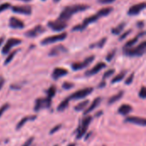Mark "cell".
Returning a JSON list of instances; mask_svg holds the SVG:
<instances>
[{"instance_id":"cell-52","label":"cell","mask_w":146,"mask_h":146,"mask_svg":"<svg viewBox=\"0 0 146 146\" xmlns=\"http://www.w3.org/2000/svg\"><path fill=\"white\" fill-rule=\"evenodd\" d=\"M55 146H57V145H55Z\"/></svg>"},{"instance_id":"cell-1","label":"cell","mask_w":146,"mask_h":146,"mask_svg":"<svg viewBox=\"0 0 146 146\" xmlns=\"http://www.w3.org/2000/svg\"><path fill=\"white\" fill-rule=\"evenodd\" d=\"M113 10V8L112 7H105V8H103L101 9H99L96 14L91 15V16H88L87 18H86L82 23L80 24H77L75 25L72 30L73 31H83L84 29L86 28V27L90 24V23H92V22H97L98 19H100L101 17L103 16H106L108 15H110Z\"/></svg>"},{"instance_id":"cell-26","label":"cell","mask_w":146,"mask_h":146,"mask_svg":"<svg viewBox=\"0 0 146 146\" xmlns=\"http://www.w3.org/2000/svg\"><path fill=\"white\" fill-rule=\"evenodd\" d=\"M68 105H69V100H68V98H66V99H64L63 101H62L61 103L58 105L57 110L60 111V112H62V111H64V110L68 107Z\"/></svg>"},{"instance_id":"cell-13","label":"cell","mask_w":146,"mask_h":146,"mask_svg":"<svg viewBox=\"0 0 146 146\" xmlns=\"http://www.w3.org/2000/svg\"><path fill=\"white\" fill-rule=\"evenodd\" d=\"M106 67V64L104 62H98L97 65H95L92 69L90 70H87L86 72H85V75L86 77H92L97 73H98L101 70H103L104 68Z\"/></svg>"},{"instance_id":"cell-33","label":"cell","mask_w":146,"mask_h":146,"mask_svg":"<svg viewBox=\"0 0 146 146\" xmlns=\"http://www.w3.org/2000/svg\"><path fill=\"white\" fill-rule=\"evenodd\" d=\"M115 52H116V50L115 49H114L113 51H111V52H110L108 54H107V56H106V60L107 61H111L113 59H114V57H115Z\"/></svg>"},{"instance_id":"cell-12","label":"cell","mask_w":146,"mask_h":146,"mask_svg":"<svg viewBox=\"0 0 146 146\" xmlns=\"http://www.w3.org/2000/svg\"><path fill=\"white\" fill-rule=\"evenodd\" d=\"M146 7V3L145 2H142V3H137L132 7L129 8L128 11H127V14L129 15H139L142 10H144Z\"/></svg>"},{"instance_id":"cell-11","label":"cell","mask_w":146,"mask_h":146,"mask_svg":"<svg viewBox=\"0 0 146 146\" xmlns=\"http://www.w3.org/2000/svg\"><path fill=\"white\" fill-rule=\"evenodd\" d=\"M11 10L14 13H17V14H23V15H29L32 14V7L29 5H24V6H11Z\"/></svg>"},{"instance_id":"cell-5","label":"cell","mask_w":146,"mask_h":146,"mask_svg":"<svg viewBox=\"0 0 146 146\" xmlns=\"http://www.w3.org/2000/svg\"><path fill=\"white\" fill-rule=\"evenodd\" d=\"M92 91H93V88H92V87H87V88L80 89V90H78V91L73 93L72 95H70V96L68 97V99L69 101L82 99V98H85V97H86L87 96H89L91 93H92Z\"/></svg>"},{"instance_id":"cell-15","label":"cell","mask_w":146,"mask_h":146,"mask_svg":"<svg viewBox=\"0 0 146 146\" xmlns=\"http://www.w3.org/2000/svg\"><path fill=\"white\" fill-rule=\"evenodd\" d=\"M9 26L11 28L21 29V28H23L25 27V24H24V22H23L21 20H20V19H18V18H16V17H15V16H12V17L9 18Z\"/></svg>"},{"instance_id":"cell-31","label":"cell","mask_w":146,"mask_h":146,"mask_svg":"<svg viewBox=\"0 0 146 146\" xmlns=\"http://www.w3.org/2000/svg\"><path fill=\"white\" fill-rule=\"evenodd\" d=\"M114 74H115V69H110V70L106 71L103 75V80L104 81L106 78H109V77H112Z\"/></svg>"},{"instance_id":"cell-16","label":"cell","mask_w":146,"mask_h":146,"mask_svg":"<svg viewBox=\"0 0 146 146\" xmlns=\"http://www.w3.org/2000/svg\"><path fill=\"white\" fill-rule=\"evenodd\" d=\"M68 74V71L62 67H56L52 71V78L55 80H57L64 76Z\"/></svg>"},{"instance_id":"cell-21","label":"cell","mask_w":146,"mask_h":146,"mask_svg":"<svg viewBox=\"0 0 146 146\" xmlns=\"http://www.w3.org/2000/svg\"><path fill=\"white\" fill-rule=\"evenodd\" d=\"M133 111V107L129 104H122L118 108V113L121 115H127Z\"/></svg>"},{"instance_id":"cell-41","label":"cell","mask_w":146,"mask_h":146,"mask_svg":"<svg viewBox=\"0 0 146 146\" xmlns=\"http://www.w3.org/2000/svg\"><path fill=\"white\" fill-rule=\"evenodd\" d=\"M137 27L139 28H143L145 27V22H144V21L138 22H137Z\"/></svg>"},{"instance_id":"cell-9","label":"cell","mask_w":146,"mask_h":146,"mask_svg":"<svg viewBox=\"0 0 146 146\" xmlns=\"http://www.w3.org/2000/svg\"><path fill=\"white\" fill-rule=\"evenodd\" d=\"M47 25H48L49 28H50L53 31H56V32L62 31V30H64L68 27L67 22H61V21H59L57 19L56 21H50V22H48Z\"/></svg>"},{"instance_id":"cell-18","label":"cell","mask_w":146,"mask_h":146,"mask_svg":"<svg viewBox=\"0 0 146 146\" xmlns=\"http://www.w3.org/2000/svg\"><path fill=\"white\" fill-rule=\"evenodd\" d=\"M145 34V31H143V32H140L137 36H135L134 38H133L132 40H128L127 42H126V44L124 45V46H123V49H126V48H131V47H133V46L138 42V40H139V39L140 38V37H142V36H144Z\"/></svg>"},{"instance_id":"cell-49","label":"cell","mask_w":146,"mask_h":146,"mask_svg":"<svg viewBox=\"0 0 146 146\" xmlns=\"http://www.w3.org/2000/svg\"><path fill=\"white\" fill-rule=\"evenodd\" d=\"M19 1H22V2H30L32 0H19Z\"/></svg>"},{"instance_id":"cell-46","label":"cell","mask_w":146,"mask_h":146,"mask_svg":"<svg viewBox=\"0 0 146 146\" xmlns=\"http://www.w3.org/2000/svg\"><path fill=\"white\" fill-rule=\"evenodd\" d=\"M4 36H3V37H0V47H1V46L3 45V41H4Z\"/></svg>"},{"instance_id":"cell-14","label":"cell","mask_w":146,"mask_h":146,"mask_svg":"<svg viewBox=\"0 0 146 146\" xmlns=\"http://www.w3.org/2000/svg\"><path fill=\"white\" fill-rule=\"evenodd\" d=\"M65 52H68V48L66 46H64L63 45H57L50 49V51L49 52V56L56 57V56H58V55H60L62 53H65Z\"/></svg>"},{"instance_id":"cell-38","label":"cell","mask_w":146,"mask_h":146,"mask_svg":"<svg viewBox=\"0 0 146 146\" xmlns=\"http://www.w3.org/2000/svg\"><path fill=\"white\" fill-rule=\"evenodd\" d=\"M131 32H132V29H129V30H127V31H126L125 33H123L121 36H120V40H123L124 39H126L130 34H131Z\"/></svg>"},{"instance_id":"cell-28","label":"cell","mask_w":146,"mask_h":146,"mask_svg":"<svg viewBox=\"0 0 146 146\" xmlns=\"http://www.w3.org/2000/svg\"><path fill=\"white\" fill-rule=\"evenodd\" d=\"M89 100H85L83 102H81L80 103H79L78 105H76L74 107V110L75 111H82L84 110L87 106H88V103H89Z\"/></svg>"},{"instance_id":"cell-45","label":"cell","mask_w":146,"mask_h":146,"mask_svg":"<svg viewBox=\"0 0 146 146\" xmlns=\"http://www.w3.org/2000/svg\"><path fill=\"white\" fill-rule=\"evenodd\" d=\"M4 82H5V80H4L3 78H1V77H0V89H2V87L3 86Z\"/></svg>"},{"instance_id":"cell-50","label":"cell","mask_w":146,"mask_h":146,"mask_svg":"<svg viewBox=\"0 0 146 146\" xmlns=\"http://www.w3.org/2000/svg\"><path fill=\"white\" fill-rule=\"evenodd\" d=\"M53 1H54V2H55V3H57V2H59V1H60V0H53Z\"/></svg>"},{"instance_id":"cell-36","label":"cell","mask_w":146,"mask_h":146,"mask_svg":"<svg viewBox=\"0 0 146 146\" xmlns=\"http://www.w3.org/2000/svg\"><path fill=\"white\" fill-rule=\"evenodd\" d=\"M74 84L73 83H69V82H64L62 84V88L65 89H70L72 88H74Z\"/></svg>"},{"instance_id":"cell-7","label":"cell","mask_w":146,"mask_h":146,"mask_svg":"<svg viewBox=\"0 0 146 146\" xmlns=\"http://www.w3.org/2000/svg\"><path fill=\"white\" fill-rule=\"evenodd\" d=\"M94 59H95V56L91 55V56L87 57L86 59H85L81 62H74V63H73L71 67H72V69L74 71H80V70L84 69V68L87 67L88 65H90L93 62Z\"/></svg>"},{"instance_id":"cell-23","label":"cell","mask_w":146,"mask_h":146,"mask_svg":"<svg viewBox=\"0 0 146 146\" xmlns=\"http://www.w3.org/2000/svg\"><path fill=\"white\" fill-rule=\"evenodd\" d=\"M43 108H44V98H38L35 101V104H34L33 110L35 112H38Z\"/></svg>"},{"instance_id":"cell-32","label":"cell","mask_w":146,"mask_h":146,"mask_svg":"<svg viewBox=\"0 0 146 146\" xmlns=\"http://www.w3.org/2000/svg\"><path fill=\"white\" fill-rule=\"evenodd\" d=\"M9 108V103H4L3 104V106L0 107V118L3 116V114L5 113V111H7V109Z\"/></svg>"},{"instance_id":"cell-10","label":"cell","mask_w":146,"mask_h":146,"mask_svg":"<svg viewBox=\"0 0 146 146\" xmlns=\"http://www.w3.org/2000/svg\"><path fill=\"white\" fill-rule=\"evenodd\" d=\"M45 31V28L41 26V25H37L35 26L33 28L30 29V30H27L26 33H25V35L28 38H35L37 36H38L39 34H43L44 32Z\"/></svg>"},{"instance_id":"cell-20","label":"cell","mask_w":146,"mask_h":146,"mask_svg":"<svg viewBox=\"0 0 146 146\" xmlns=\"http://www.w3.org/2000/svg\"><path fill=\"white\" fill-rule=\"evenodd\" d=\"M37 119V115H28V116H26V117H23L19 122L18 124L16 125V127L15 129L16 130H20L27 121H32V120H34Z\"/></svg>"},{"instance_id":"cell-27","label":"cell","mask_w":146,"mask_h":146,"mask_svg":"<svg viewBox=\"0 0 146 146\" xmlns=\"http://www.w3.org/2000/svg\"><path fill=\"white\" fill-rule=\"evenodd\" d=\"M106 41H107V38H106V37L102 38V39H101L100 40H98V42H96V43H94V44H92V45L90 46V47H91V48H95V47L102 48V47L105 45Z\"/></svg>"},{"instance_id":"cell-2","label":"cell","mask_w":146,"mask_h":146,"mask_svg":"<svg viewBox=\"0 0 146 146\" xmlns=\"http://www.w3.org/2000/svg\"><path fill=\"white\" fill-rule=\"evenodd\" d=\"M89 8H90V6L89 5H86V4H74V5L66 6V7L63 8L62 11L59 15V17L57 18V20H59L61 22H66L74 14H76L78 12L85 11V10L88 9Z\"/></svg>"},{"instance_id":"cell-25","label":"cell","mask_w":146,"mask_h":146,"mask_svg":"<svg viewBox=\"0 0 146 146\" xmlns=\"http://www.w3.org/2000/svg\"><path fill=\"white\" fill-rule=\"evenodd\" d=\"M126 74H127V71H121L119 74H117L116 76H115V77L112 78L111 83H118V82L121 81V80L126 77Z\"/></svg>"},{"instance_id":"cell-37","label":"cell","mask_w":146,"mask_h":146,"mask_svg":"<svg viewBox=\"0 0 146 146\" xmlns=\"http://www.w3.org/2000/svg\"><path fill=\"white\" fill-rule=\"evenodd\" d=\"M139 96L142 99H145L146 97V90L145 86L141 87V89L139 90Z\"/></svg>"},{"instance_id":"cell-3","label":"cell","mask_w":146,"mask_h":146,"mask_svg":"<svg viewBox=\"0 0 146 146\" xmlns=\"http://www.w3.org/2000/svg\"><path fill=\"white\" fill-rule=\"evenodd\" d=\"M146 50V41H142L139 45L131 48L123 49V53L129 57H141L145 54Z\"/></svg>"},{"instance_id":"cell-19","label":"cell","mask_w":146,"mask_h":146,"mask_svg":"<svg viewBox=\"0 0 146 146\" xmlns=\"http://www.w3.org/2000/svg\"><path fill=\"white\" fill-rule=\"evenodd\" d=\"M101 101H102V98H101V97H96V98L92 101V104L88 107V108H86V110L84 112V115H87L89 113H91V112L93 111L95 108H97L100 105Z\"/></svg>"},{"instance_id":"cell-51","label":"cell","mask_w":146,"mask_h":146,"mask_svg":"<svg viewBox=\"0 0 146 146\" xmlns=\"http://www.w3.org/2000/svg\"><path fill=\"white\" fill-rule=\"evenodd\" d=\"M43 1H45V0H43Z\"/></svg>"},{"instance_id":"cell-29","label":"cell","mask_w":146,"mask_h":146,"mask_svg":"<svg viewBox=\"0 0 146 146\" xmlns=\"http://www.w3.org/2000/svg\"><path fill=\"white\" fill-rule=\"evenodd\" d=\"M56 86L55 85H51L46 90V95H47L46 97L52 99V97H54V96L56 95Z\"/></svg>"},{"instance_id":"cell-17","label":"cell","mask_w":146,"mask_h":146,"mask_svg":"<svg viewBox=\"0 0 146 146\" xmlns=\"http://www.w3.org/2000/svg\"><path fill=\"white\" fill-rule=\"evenodd\" d=\"M127 122L129 123H133L136 124L138 126H145L146 120L145 118L143 117H138V116H128L126 118L125 120Z\"/></svg>"},{"instance_id":"cell-34","label":"cell","mask_w":146,"mask_h":146,"mask_svg":"<svg viewBox=\"0 0 146 146\" xmlns=\"http://www.w3.org/2000/svg\"><path fill=\"white\" fill-rule=\"evenodd\" d=\"M11 7V4L9 3H1L0 4V13H2L3 11L8 9L9 8Z\"/></svg>"},{"instance_id":"cell-43","label":"cell","mask_w":146,"mask_h":146,"mask_svg":"<svg viewBox=\"0 0 146 146\" xmlns=\"http://www.w3.org/2000/svg\"><path fill=\"white\" fill-rule=\"evenodd\" d=\"M10 88L12 89H21V86H19V85H17L16 83H14V84H12L11 86H10Z\"/></svg>"},{"instance_id":"cell-47","label":"cell","mask_w":146,"mask_h":146,"mask_svg":"<svg viewBox=\"0 0 146 146\" xmlns=\"http://www.w3.org/2000/svg\"><path fill=\"white\" fill-rule=\"evenodd\" d=\"M102 114H103V112H102V111H100L99 113H98V114H96V116H100V115H101Z\"/></svg>"},{"instance_id":"cell-6","label":"cell","mask_w":146,"mask_h":146,"mask_svg":"<svg viewBox=\"0 0 146 146\" xmlns=\"http://www.w3.org/2000/svg\"><path fill=\"white\" fill-rule=\"evenodd\" d=\"M67 36H68V34L66 32H63V33H61L59 34L46 37L44 40H42L40 43H41V45L46 46V45L52 44V43H55V42H57V41H62V40H65L67 38Z\"/></svg>"},{"instance_id":"cell-44","label":"cell","mask_w":146,"mask_h":146,"mask_svg":"<svg viewBox=\"0 0 146 146\" xmlns=\"http://www.w3.org/2000/svg\"><path fill=\"white\" fill-rule=\"evenodd\" d=\"M105 86H106V82L103 80V81L100 83V84H98V88H104V87H105Z\"/></svg>"},{"instance_id":"cell-35","label":"cell","mask_w":146,"mask_h":146,"mask_svg":"<svg viewBox=\"0 0 146 146\" xmlns=\"http://www.w3.org/2000/svg\"><path fill=\"white\" fill-rule=\"evenodd\" d=\"M133 80H134V74L133 73V74H131L127 78H126V80H125V84L129 85V84L133 83Z\"/></svg>"},{"instance_id":"cell-30","label":"cell","mask_w":146,"mask_h":146,"mask_svg":"<svg viewBox=\"0 0 146 146\" xmlns=\"http://www.w3.org/2000/svg\"><path fill=\"white\" fill-rule=\"evenodd\" d=\"M17 52H18V50H14V51L9 52V55L7 56L6 59L4 60V65H9V64L12 61V59H13L14 57L15 56V54L17 53Z\"/></svg>"},{"instance_id":"cell-22","label":"cell","mask_w":146,"mask_h":146,"mask_svg":"<svg viewBox=\"0 0 146 146\" xmlns=\"http://www.w3.org/2000/svg\"><path fill=\"white\" fill-rule=\"evenodd\" d=\"M123 95H124V91H122V90L121 91H119L117 94H115V95L112 96L111 97H110V99L108 101V103L110 105V104H113V103L118 102L119 100H121L122 98Z\"/></svg>"},{"instance_id":"cell-42","label":"cell","mask_w":146,"mask_h":146,"mask_svg":"<svg viewBox=\"0 0 146 146\" xmlns=\"http://www.w3.org/2000/svg\"><path fill=\"white\" fill-rule=\"evenodd\" d=\"M100 3H104V4H107V3H111L113 2H115V0H98Z\"/></svg>"},{"instance_id":"cell-4","label":"cell","mask_w":146,"mask_h":146,"mask_svg":"<svg viewBox=\"0 0 146 146\" xmlns=\"http://www.w3.org/2000/svg\"><path fill=\"white\" fill-rule=\"evenodd\" d=\"M92 120V116H89V115H86V116L83 118L80 126L77 128V130H76V133H77L76 139H80L84 135L86 134L87 129H88V127H89V125H90Z\"/></svg>"},{"instance_id":"cell-39","label":"cell","mask_w":146,"mask_h":146,"mask_svg":"<svg viewBox=\"0 0 146 146\" xmlns=\"http://www.w3.org/2000/svg\"><path fill=\"white\" fill-rule=\"evenodd\" d=\"M61 128H62V125H60V124H59V125H56V126H55L50 130V134H54V133H56L57 131H59Z\"/></svg>"},{"instance_id":"cell-48","label":"cell","mask_w":146,"mask_h":146,"mask_svg":"<svg viewBox=\"0 0 146 146\" xmlns=\"http://www.w3.org/2000/svg\"><path fill=\"white\" fill-rule=\"evenodd\" d=\"M75 145H75L74 143H73V144H69L68 146H75Z\"/></svg>"},{"instance_id":"cell-40","label":"cell","mask_w":146,"mask_h":146,"mask_svg":"<svg viewBox=\"0 0 146 146\" xmlns=\"http://www.w3.org/2000/svg\"><path fill=\"white\" fill-rule=\"evenodd\" d=\"M33 137H31V138H29L21 146H31L32 144H33Z\"/></svg>"},{"instance_id":"cell-8","label":"cell","mask_w":146,"mask_h":146,"mask_svg":"<svg viewBox=\"0 0 146 146\" xmlns=\"http://www.w3.org/2000/svg\"><path fill=\"white\" fill-rule=\"evenodd\" d=\"M21 43V39H18V38H9L7 42L5 43V45L3 46L2 48V53L3 54H8L11 48L15 46H17V45H20Z\"/></svg>"},{"instance_id":"cell-24","label":"cell","mask_w":146,"mask_h":146,"mask_svg":"<svg viewBox=\"0 0 146 146\" xmlns=\"http://www.w3.org/2000/svg\"><path fill=\"white\" fill-rule=\"evenodd\" d=\"M125 26H126V22H121L118 26H116L115 28H111V33L113 34L118 35V34H120L123 31V29L125 28Z\"/></svg>"}]
</instances>
